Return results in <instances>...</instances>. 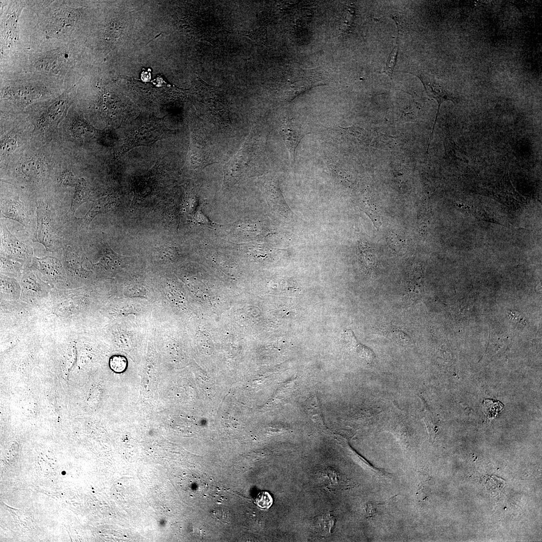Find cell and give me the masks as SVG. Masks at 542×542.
I'll return each mask as SVG.
<instances>
[{
	"mask_svg": "<svg viewBox=\"0 0 542 542\" xmlns=\"http://www.w3.org/2000/svg\"><path fill=\"white\" fill-rule=\"evenodd\" d=\"M168 132V128L161 119H150L143 122L130 131L115 156L119 158L134 147L153 144L164 138Z\"/></svg>",
	"mask_w": 542,
	"mask_h": 542,
	"instance_id": "1",
	"label": "cell"
},
{
	"mask_svg": "<svg viewBox=\"0 0 542 542\" xmlns=\"http://www.w3.org/2000/svg\"><path fill=\"white\" fill-rule=\"evenodd\" d=\"M36 215L35 241L42 244L49 251H54L61 248V231L54 213L48 206L40 205L37 208Z\"/></svg>",
	"mask_w": 542,
	"mask_h": 542,
	"instance_id": "2",
	"label": "cell"
},
{
	"mask_svg": "<svg viewBox=\"0 0 542 542\" xmlns=\"http://www.w3.org/2000/svg\"><path fill=\"white\" fill-rule=\"evenodd\" d=\"M198 86L201 100L207 110L215 115L227 117L228 103L223 91L217 86L206 83L201 79H198Z\"/></svg>",
	"mask_w": 542,
	"mask_h": 542,
	"instance_id": "3",
	"label": "cell"
},
{
	"mask_svg": "<svg viewBox=\"0 0 542 542\" xmlns=\"http://www.w3.org/2000/svg\"><path fill=\"white\" fill-rule=\"evenodd\" d=\"M422 82L427 95L436 99L438 102V107L435 119L433 126V129L431 133L429 145L427 150L428 149L434 136V128L437 122L438 116L439 114L441 104L445 101L450 100L455 103L457 98L454 97L446 88L441 84L435 77L428 74L420 73L415 74Z\"/></svg>",
	"mask_w": 542,
	"mask_h": 542,
	"instance_id": "4",
	"label": "cell"
},
{
	"mask_svg": "<svg viewBox=\"0 0 542 542\" xmlns=\"http://www.w3.org/2000/svg\"><path fill=\"white\" fill-rule=\"evenodd\" d=\"M280 131L289 152L291 164H294L296 148L307 133L300 122L290 116L281 123Z\"/></svg>",
	"mask_w": 542,
	"mask_h": 542,
	"instance_id": "5",
	"label": "cell"
},
{
	"mask_svg": "<svg viewBox=\"0 0 542 542\" xmlns=\"http://www.w3.org/2000/svg\"><path fill=\"white\" fill-rule=\"evenodd\" d=\"M1 251L17 259L27 258L31 255L32 248L13 235L5 225L1 226Z\"/></svg>",
	"mask_w": 542,
	"mask_h": 542,
	"instance_id": "6",
	"label": "cell"
},
{
	"mask_svg": "<svg viewBox=\"0 0 542 542\" xmlns=\"http://www.w3.org/2000/svg\"><path fill=\"white\" fill-rule=\"evenodd\" d=\"M261 189L268 204L274 210L284 216L289 217L292 215L276 179L270 177H265L261 185Z\"/></svg>",
	"mask_w": 542,
	"mask_h": 542,
	"instance_id": "7",
	"label": "cell"
},
{
	"mask_svg": "<svg viewBox=\"0 0 542 542\" xmlns=\"http://www.w3.org/2000/svg\"><path fill=\"white\" fill-rule=\"evenodd\" d=\"M1 215L5 218L12 219L27 227L30 217L26 208L19 198L1 199Z\"/></svg>",
	"mask_w": 542,
	"mask_h": 542,
	"instance_id": "8",
	"label": "cell"
},
{
	"mask_svg": "<svg viewBox=\"0 0 542 542\" xmlns=\"http://www.w3.org/2000/svg\"><path fill=\"white\" fill-rule=\"evenodd\" d=\"M424 276L423 267L415 265L410 269L407 278V291L414 301L419 300L422 296L424 286Z\"/></svg>",
	"mask_w": 542,
	"mask_h": 542,
	"instance_id": "9",
	"label": "cell"
},
{
	"mask_svg": "<svg viewBox=\"0 0 542 542\" xmlns=\"http://www.w3.org/2000/svg\"><path fill=\"white\" fill-rule=\"evenodd\" d=\"M74 187L75 193L69 210V212L73 215L76 210L87 201L90 195V189L84 178L78 179Z\"/></svg>",
	"mask_w": 542,
	"mask_h": 542,
	"instance_id": "10",
	"label": "cell"
},
{
	"mask_svg": "<svg viewBox=\"0 0 542 542\" xmlns=\"http://www.w3.org/2000/svg\"><path fill=\"white\" fill-rule=\"evenodd\" d=\"M101 257L97 265L106 270H114L120 265L123 256L114 252L107 244L101 247Z\"/></svg>",
	"mask_w": 542,
	"mask_h": 542,
	"instance_id": "11",
	"label": "cell"
},
{
	"mask_svg": "<svg viewBox=\"0 0 542 542\" xmlns=\"http://www.w3.org/2000/svg\"><path fill=\"white\" fill-rule=\"evenodd\" d=\"M115 206V202L108 198H102L95 201L82 218V226L87 228L96 215L110 211Z\"/></svg>",
	"mask_w": 542,
	"mask_h": 542,
	"instance_id": "12",
	"label": "cell"
},
{
	"mask_svg": "<svg viewBox=\"0 0 542 542\" xmlns=\"http://www.w3.org/2000/svg\"><path fill=\"white\" fill-rule=\"evenodd\" d=\"M36 261L41 270L53 279L63 277L61 264L56 258L47 256L43 258L35 257Z\"/></svg>",
	"mask_w": 542,
	"mask_h": 542,
	"instance_id": "13",
	"label": "cell"
},
{
	"mask_svg": "<svg viewBox=\"0 0 542 542\" xmlns=\"http://www.w3.org/2000/svg\"><path fill=\"white\" fill-rule=\"evenodd\" d=\"M360 208L369 216L374 226L378 230L382 223L381 214L378 207L370 201L369 198L365 197L361 201Z\"/></svg>",
	"mask_w": 542,
	"mask_h": 542,
	"instance_id": "14",
	"label": "cell"
},
{
	"mask_svg": "<svg viewBox=\"0 0 542 542\" xmlns=\"http://www.w3.org/2000/svg\"><path fill=\"white\" fill-rule=\"evenodd\" d=\"M357 249L359 255L366 267L371 270H373L375 267L376 260L372 248L367 242L361 239L358 241Z\"/></svg>",
	"mask_w": 542,
	"mask_h": 542,
	"instance_id": "15",
	"label": "cell"
},
{
	"mask_svg": "<svg viewBox=\"0 0 542 542\" xmlns=\"http://www.w3.org/2000/svg\"><path fill=\"white\" fill-rule=\"evenodd\" d=\"M43 171V165L35 160L26 161L21 166L22 173L29 179H38L42 175Z\"/></svg>",
	"mask_w": 542,
	"mask_h": 542,
	"instance_id": "16",
	"label": "cell"
},
{
	"mask_svg": "<svg viewBox=\"0 0 542 542\" xmlns=\"http://www.w3.org/2000/svg\"><path fill=\"white\" fill-rule=\"evenodd\" d=\"M109 364L112 371L115 373H120L126 370L127 367V360L122 355H114L110 357Z\"/></svg>",
	"mask_w": 542,
	"mask_h": 542,
	"instance_id": "17",
	"label": "cell"
},
{
	"mask_svg": "<svg viewBox=\"0 0 542 542\" xmlns=\"http://www.w3.org/2000/svg\"><path fill=\"white\" fill-rule=\"evenodd\" d=\"M177 253L176 248L168 245L160 246L156 248L157 257L163 262L172 260L176 257Z\"/></svg>",
	"mask_w": 542,
	"mask_h": 542,
	"instance_id": "18",
	"label": "cell"
},
{
	"mask_svg": "<svg viewBox=\"0 0 542 542\" xmlns=\"http://www.w3.org/2000/svg\"><path fill=\"white\" fill-rule=\"evenodd\" d=\"M65 107V101L63 100H60L53 104L49 108L47 112L48 120L49 122H53L56 120L63 113Z\"/></svg>",
	"mask_w": 542,
	"mask_h": 542,
	"instance_id": "19",
	"label": "cell"
},
{
	"mask_svg": "<svg viewBox=\"0 0 542 542\" xmlns=\"http://www.w3.org/2000/svg\"><path fill=\"white\" fill-rule=\"evenodd\" d=\"M387 241L389 248L396 253L402 251L404 249L405 243L404 240L394 232L389 233Z\"/></svg>",
	"mask_w": 542,
	"mask_h": 542,
	"instance_id": "20",
	"label": "cell"
},
{
	"mask_svg": "<svg viewBox=\"0 0 542 542\" xmlns=\"http://www.w3.org/2000/svg\"><path fill=\"white\" fill-rule=\"evenodd\" d=\"M398 51V46H396L393 48L388 57L386 61V67L384 71V72L391 79H392V74L396 62Z\"/></svg>",
	"mask_w": 542,
	"mask_h": 542,
	"instance_id": "21",
	"label": "cell"
},
{
	"mask_svg": "<svg viewBox=\"0 0 542 542\" xmlns=\"http://www.w3.org/2000/svg\"><path fill=\"white\" fill-rule=\"evenodd\" d=\"M484 410L488 417H494L499 414L503 408V405L498 402L486 400L484 402Z\"/></svg>",
	"mask_w": 542,
	"mask_h": 542,
	"instance_id": "22",
	"label": "cell"
},
{
	"mask_svg": "<svg viewBox=\"0 0 542 542\" xmlns=\"http://www.w3.org/2000/svg\"><path fill=\"white\" fill-rule=\"evenodd\" d=\"M246 36L256 43L262 44L265 42L266 39V30L264 27H259L254 31L248 32Z\"/></svg>",
	"mask_w": 542,
	"mask_h": 542,
	"instance_id": "23",
	"label": "cell"
},
{
	"mask_svg": "<svg viewBox=\"0 0 542 542\" xmlns=\"http://www.w3.org/2000/svg\"><path fill=\"white\" fill-rule=\"evenodd\" d=\"M256 500L257 505L262 508L269 507L272 503L270 495L266 492L259 493Z\"/></svg>",
	"mask_w": 542,
	"mask_h": 542,
	"instance_id": "24",
	"label": "cell"
},
{
	"mask_svg": "<svg viewBox=\"0 0 542 542\" xmlns=\"http://www.w3.org/2000/svg\"><path fill=\"white\" fill-rule=\"evenodd\" d=\"M77 179L71 172H68L61 176V182L65 186L74 187Z\"/></svg>",
	"mask_w": 542,
	"mask_h": 542,
	"instance_id": "25",
	"label": "cell"
},
{
	"mask_svg": "<svg viewBox=\"0 0 542 542\" xmlns=\"http://www.w3.org/2000/svg\"><path fill=\"white\" fill-rule=\"evenodd\" d=\"M17 147V140L15 138L10 137L6 139L2 145L3 151L10 153L15 150Z\"/></svg>",
	"mask_w": 542,
	"mask_h": 542,
	"instance_id": "26",
	"label": "cell"
}]
</instances>
